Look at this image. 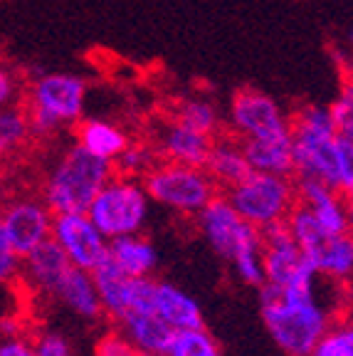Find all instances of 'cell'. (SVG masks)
Masks as SVG:
<instances>
[{
	"label": "cell",
	"mask_w": 353,
	"mask_h": 356,
	"mask_svg": "<svg viewBox=\"0 0 353 356\" xmlns=\"http://www.w3.org/2000/svg\"><path fill=\"white\" fill-rule=\"evenodd\" d=\"M294 176L314 178L351 198L353 191V139L336 131L329 109L304 104L289 119Z\"/></svg>",
	"instance_id": "cell-1"
},
{
	"label": "cell",
	"mask_w": 353,
	"mask_h": 356,
	"mask_svg": "<svg viewBox=\"0 0 353 356\" xmlns=\"http://www.w3.org/2000/svg\"><path fill=\"white\" fill-rule=\"evenodd\" d=\"M319 280L314 292H294L262 284L260 312L267 332L287 356H306L321 334L331 327L338 312L319 300Z\"/></svg>",
	"instance_id": "cell-2"
},
{
	"label": "cell",
	"mask_w": 353,
	"mask_h": 356,
	"mask_svg": "<svg viewBox=\"0 0 353 356\" xmlns=\"http://www.w3.org/2000/svg\"><path fill=\"white\" fill-rule=\"evenodd\" d=\"M198 233L220 260L232 267L235 277L249 287L265 284L262 270V233L238 216L225 195H215L195 216Z\"/></svg>",
	"instance_id": "cell-3"
},
{
	"label": "cell",
	"mask_w": 353,
	"mask_h": 356,
	"mask_svg": "<svg viewBox=\"0 0 353 356\" xmlns=\"http://www.w3.org/2000/svg\"><path fill=\"white\" fill-rule=\"evenodd\" d=\"M89 84L82 74L47 72L30 79L25 95V117L30 134L40 139H50L62 129H69L84 119Z\"/></svg>",
	"instance_id": "cell-4"
},
{
	"label": "cell",
	"mask_w": 353,
	"mask_h": 356,
	"mask_svg": "<svg viewBox=\"0 0 353 356\" xmlns=\"http://www.w3.org/2000/svg\"><path fill=\"white\" fill-rule=\"evenodd\" d=\"M114 173L109 161L72 144L55 159L42 181V203L57 213H87L89 203Z\"/></svg>",
	"instance_id": "cell-5"
},
{
	"label": "cell",
	"mask_w": 353,
	"mask_h": 356,
	"mask_svg": "<svg viewBox=\"0 0 353 356\" xmlns=\"http://www.w3.org/2000/svg\"><path fill=\"white\" fill-rule=\"evenodd\" d=\"M151 198L138 178L111 173V178L94 195L87 218L106 240L144 233L151 218Z\"/></svg>",
	"instance_id": "cell-6"
},
{
	"label": "cell",
	"mask_w": 353,
	"mask_h": 356,
	"mask_svg": "<svg viewBox=\"0 0 353 356\" xmlns=\"http://www.w3.org/2000/svg\"><path fill=\"white\" fill-rule=\"evenodd\" d=\"M289 235L299 245V250L314 265V270L326 280L348 284L353 275V240L351 235L326 233L314 220L309 211L299 203L284 218Z\"/></svg>",
	"instance_id": "cell-7"
},
{
	"label": "cell",
	"mask_w": 353,
	"mask_h": 356,
	"mask_svg": "<svg viewBox=\"0 0 353 356\" xmlns=\"http://www.w3.org/2000/svg\"><path fill=\"white\" fill-rule=\"evenodd\" d=\"M144 188L151 203L178 216H198L217 195V186L200 166L158 161L144 176Z\"/></svg>",
	"instance_id": "cell-8"
},
{
	"label": "cell",
	"mask_w": 353,
	"mask_h": 356,
	"mask_svg": "<svg viewBox=\"0 0 353 356\" xmlns=\"http://www.w3.org/2000/svg\"><path fill=\"white\" fill-rule=\"evenodd\" d=\"M225 198L243 220L262 230L274 222H284L297 203V188L292 176L249 171L238 186L227 191Z\"/></svg>",
	"instance_id": "cell-9"
},
{
	"label": "cell",
	"mask_w": 353,
	"mask_h": 356,
	"mask_svg": "<svg viewBox=\"0 0 353 356\" xmlns=\"http://www.w3.org/2000/svg\"><path fill=\"white\" fill-rule=\"evenodd\" d=\"M262 233V270L265 284L294 292H314L321 275L314 270L306 255L289 235L284 222H274L260 230Z\"/></svg>",
	"instance_id": "cell-10"
},
{
	"label": "cell",
	"mask_w": 353,
	"mask_h": 356,
	"mask_svg": "<svg viewBox=\"0 0 353 356\" xmlns=\"http://www.w3.org/2000/svg\"><path fill=\"white\" fill-rule=\"evenodd\" d=\"M230 127L240 141L289 136V117L260 89H240L230 102Z\"/></svg>",
	"instance_id": "cell-11"
},
{
	"label": "cell",
	"mask_w": 353,
	"mask_h": 356,
	"mask_svg": "<svg viewBox=\"0 0 353 356\" xmlns=\"http://www.w3.org/2000/svg\"><path fill=\"white\" fill-rule=\"evenodd\" d=\"M50 240L65 252L69 265L87 273L109 257V240L97 230L87 213H57L52 218Z\"/></svg>",
	"instance_id": "cell-12"
},
{
	"label": "cell",
	"mask_w": 353,
	"mask_h": 356,
	"mask_svg": "<svg viewBox=\"0 0 353 356\" xmlns=\"http://www.w3.org/2000/svg\"><path fill=\"white\" fill-rule=\"evenodd\" d=\"M52 218L55 216L50 208L35 195H20L0 206V228L20 257L50 240Z\"/></svg>",
	"instance_id": "cell-13"
},
{
	"label": "cell",
	"mask_w": 353,
	"mask_h": 356,
	"mask_svg": "<svg viewBox=\"0 0 353 356\" xmlns=\"http://www.w3.org/2000/svg\"><path fill=\"white\" fill-rule=\"evenodd\" d=\"M297 203L314 216L326 233L351 235V203L348 195L334 191L331 186L314 181V178H297Z\"/></svg>",
	"instance_id": "cell-14"
},
{
	"label": "cell",
	"mask_w": 353,
	"mask_h": 356,
	"mask_svg": "<svg viewBox=\"0 0 353 356\" xmlns=\"http://www.w3.org/2000/svg\"><path fill=\"white\" fill-rule=\"evenodd\" d=\"M124 339L138 351V356H158L166 354L173 339V329L158 314L149 309H129L116 319Z\"/></svg>",
	"instance_id": "cell-15"
},
{
	"label": "cell",
	"mask_w": 353,
	"mask_h": 356,
	"mask_svg": "<svg viewBox=\"0 0 353 356\" xmlns=\"http://www.w3.org/2000/svg\"><path fill=\"white\" fill-rule=\"evenodd\" d=\"M151 312L158 314L173 332L181 329H198L205 327L203 309L200 305L188 295L178 284L166 280H154V292H151Z\"/></svg>",
	"instance_id": "cell-16"
},
{
	"label": "cell",
	"mask_w": 353,
	"mask_h": 356,
	"mask_svg": "<svg viewBox=\"0 0 353 356\" xmlns=\"http://www.w3.org/2000/svg\"><path fill=\"white\" fill-rule=\"evenodd\" d=\"M213 136H205L200 131L183 127L181 122H168L158 131V141H156V151L163 156L166 161L173 163H186V166H200L203 168L205 159H208Z\"/></svg>",
	"instance_id": "cell-17"
},
{
	"label": "cell",
	"mask_w": 353,
	"mask_h": 356,
	"mask_svg": "<svg viewBox=\"0 0 353 356\" xmlns=\"http://www.w3.org/2000/svg\"><path fill=\"white\" fill-rule=\"evenodd\" d=\"M69 267L72 265L65 257V252L52 240H47V243H42L40 248H35L33 252L22 257L20 277H25L28 287H33L35 292L52 297L55 287L60 284V280L65 277Z\"/></svg>",
	"instance_id": "cell-18"
},
{
	"label": "cell",
	"mask_w": 353,
	"mask_h": 356,
	"mask_svg": "<svg viewBox=\"0 0 353 356\" xmlns=\"http://www.w3.org/2000/svg\"><path fill=\"white\" fill-rule=\"evenodd\" d=\"M74 139H77L74 144L79 149L97 156L101 161H109L111 166L131 141L129 134L109 119H79L74 124Z\"/></svg>",
	"instance_id": "cell-19"
},
{
	"label": "cell",
	"mask_w": 353,
	"mask_h": 356,
	"mask_svg": "<svg viewBox=\"0 0 353 356\" xmlns=\"http://www.w3.org/2000/svg\"><path fill=\"white\" fill-rule=\"evenodd\" d=\"M52 297L62 307H67V309L72 312L74 317L84 319V322H99L104 317L99 297H97V289H94L92 273H87V270L69 267L65 273V277L60 280V284L55 287Z\"/></svg>",
	"instance_id": "cell-20"
},
{
	"label": "cell",
	"mask_w": 353,
	"mask_h": 356,
	"mask_svg": "<svg viewBox=\"0 0 353 356\" xmlns=\"http://www.w3.org/2000/svg\"><path fill=\"white\" fill-rule=\"evenodd\" d=\"M109 260L131 280L151 277L158 267V250L146 235H124L109 240Z\"/></svg>",
	"instance_id": "cell-21"
},
{
	"label": "cell",
	"mask_w": 353,
	"mask_h": 356,
	"mask_svg": "<svg viewBox=\"0 0 353 356\" xmlns=\"http://www.w3.org/2000/svg\"><path fill=\"white\" fill-rule=\"evenodd\" d=\"M203 168H205V173L213 178V184L222 186V188H227V191H230L232 186H238L249 173V163H247V159H245L243 144H240L238 139L213 141Z\"/></svg>",
	"instance_id": "cell-22"
},
{
	"label": "cell",
	"mask_w": 353,
	"mask_h": 356,
	"mask_svg": "<svg viewBox=\"0 0 353 356\" xmlns=\"http://www.w3.org/2000/svg\"><path fill=\"white\" fill-rule=\"evenodd\" d=\"M249 171L277 173V176H294L292 136H272V139L240 141Z\"/></svg>",
	"instance_id": "cell-23"
},
{
	"label": "cell",
	"mask_w": 353,
	"mask_h": 356,
	"mask_svg": "<svg viewBox=\"0 0 353 356\" xmlns=\"http://www.w3.org/2000/svg\"><path fill=\"white\" fill-rule=\"evenodd\" d=\"M92 280H94V289H97V297H99L101 312L116 322L129 309V305H131V277H126L106 257L101 265H97L92 270Z\"/></svg>",
	"instance_id": "cell-24"
},
{
	"label": "cell",
	"mask_w": 353,
	"mask_h": 356,
	"mask_svg": "<svg viewBox=\"0 0 353 356\" xmlns=\"http://www.w3.org/2000/svg\"><path fill=\"white\" fill-rule=\"evenodd\" d=\"M30 124L25 109L20 104H10L0 109V161L15 156L30 141Z\"/></svg>",
	"instance_id": "cell-25"
},
{
	"label": "cell",
	"mask_w": 353,
	"mask_h": 356,
	"mask_svg": "<svg viewBox=\"0 0 353 356\" xmlns=\"http://www.w3.org/2000/svg\"><path fill=\"white\" fill-rule=\"evenodd\" d=\"M176 122L205 136H215L220 129V111L208 99H183L176 109Z\"/></svg>",
	"instance_id": "cell-26"
},
{
	"label": "cell",
	"mask_w": 353,
	"mask_h": 356,
	"mask_svg": "<svg viewBox=\"0 0 353 356\" xmlns=\"http://www.w3.org/2000/svg\"><path fill=\"white\" fill-rule=\"evenodd\" d=\"M166 354L171 356H222L220 344L215 341V337L208 332L205 327L198 329H181L173 334L171 346Z\"/></svg>",
	"instance_id": "cell-27"
},
{
	"label": "cell",
	"mask_w": 353,
	"mask_h": 356,
	"mask_svg": "<svg viewBox=\"0 0 353 356\" xmlns=\"http://www.w3.org/2000/svg\"><path fill=\"white\" fill-rule=\"evenodd\" d=\"M158 151L154 144H144V141H129V146L122 151V156L114 161L119 173L126 178H144L151 168L158 163Z\"/></svg>",
	"instance_id": "cell-28"
},
{
	"label": "cell",
	"mask_w": 353,
	"mask_h": 356,
	"mask_svg": "<svg viewBox=\"0 0 353 356\" xmlns=\"http://www.w3.org/2000/svg\"><path fill=\"white\" fill-rule=\"evenodd\" d=\"M306 356H353L351 319H334Z\"/></svg>",
	"instance_id": "cell-29"
},
{
	"label": "cell",
	"mask_w": 353,
	"mask_h": 356,
	"mask_svg": "<svg viewBox=\"0 0 353 356\" xmlns=\"http://www.w3.org/2000/svg\"><path fill=\"white\" fill-rule=\"evenodd\" d=\"M326 109H329V117H331L336 131L353 139V87H351V82L343 84L338 97L326 106Z\"/></svg>",
	"instance_id": "cell-30"
},
{
	"label": "cell",
	"mask_w": 353,
	"mask_h": 356,
	"mask_svg": "<svg viewBox=\"0 0 353 356\" xmlns=\"http://www.w3.org/2000/svg\"><path fill=\"white\" fill-rule=\"evenodd\" d=\"M35 356H74L69 337L57 329H40L33 339Z\"/></svg>",
	"instance_id": "cell-31"
},
{
	"label": "cell",
	"mask_w": 353,
	"mask_h": 356,
	"mask_svg": "<svg viewBox=\"0 0 353 356\" xmlns=\"http://www.w3.org/2000/svg\"><path fill=\"white\" fill-rule=\"evenodd\" d=\"M20 265H22V257L13 250L6 233L0 228V284H10L13 280L20 277Z\"/></svg>",
	"instance_id": "cell-32"
},
{
	"label": "cell",
	"mask_w": 353,
	"mask_h": 356,
	"mask_svg": "<svg viewBox=\"0 0 353 356\" xmlns=\"http://www.w3.org/2000/svg\"><path fill=\"white\" fill-rule=\"evenodd\" d=\"M92 356H138V351L119 332H106L97 339Z\"/></svg>",
	"instance_id": "cell-33"
},
{
	"label": "cell",
	"mask_w": 353,
	"mask_h": 356,
	"mask_svg": "<svg viewBox=\"0 0 353 356\" xmlns=\"http://www.w3.org/2000/svg\"><path fill=\"white\" fill-rule=\"evenodd\" d=\"M17 97H20V79L10 67L0 62V109L17 104Z\"/></svg>",
	"instance_id": "cell-34"
},
{
	"label": "cell",
	"mask_w": 353,
	"mask_h": 356,
	"mask_svg": "<svg viewBox=\"0 0 353 356\" xmlns=\"http://www.w3.org/2000/svg\"><path fill=\"white\" fill-rule=\"evenodd\" d=\"M0 356H35L28 337H0Z\"/></svg>",
	"instance_id": "cell-35"
},
{
	"label": "cell",
	"mask_w": 353,
	"mask_h": 356,
	"mask_svg": "<svg viewBox=\"0 0 353 356\" xmlns=\"http://www.w3.org/2000/svg\"><path fill=\"white\" fill-rule=\"evenodd\" d=\"M158 356H171V354H158Z\"/></svg>",
	"instance_id": "cell-36"
}]
</instances>
